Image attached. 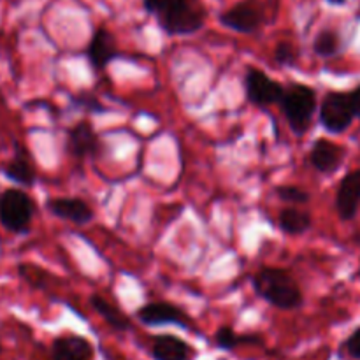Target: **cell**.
<instances>
[{
	"mask_svg": "<svg viewBox=\"0 0 360 360\" xmlns=\"http://www.w3.org/2000/svg\"><path fill=\"white\" fill-rule=\"evenodd\" d=\"M143 6L167 35H193L206 23V7L199 0H143Z\"/></svg>",
	"mask_w": 360,
	"mask_h": 360,
	"instance_id": "6da1fadb",
	"label": "cell"
},
{
	"mask_svg": "<svg viewBox=\"0 0 360 360\" xmlns=\"http://www.w3.org/2000/svg\"><path fill=\"white\" fill-rule=\"evenodd\" d=\"M252 285L255 294L271 306L283 311H292L304 304L301 287L288 271L278 267H264L253 274Z\"/></svg>",
	"mask_w": 360,
	"mask_h": 360,
	"instance_id": "7a4b0ae2",
	"label": "cell"
},
{
	"mask_svg": "<svg viewBox=\"0 0 360 360\" xmlns=\"http://www.w3.org/2000/svg\"><path fill=\"white\" fill-rule=\"evenodd\" d=\"M280 104L292 132L295 136H304L311 127L313 116L319 108L316 91L308 84L292 83L285 88Z\"/></svg>",
	"mask_w": 360,
	"mask_h": 360,
	"instance_id": "3957f363",
	"label": "cell"
},
{
	"mask_svg": "<svg viewBox=\"0 0 360 360\" xmlns=\"http://www.w3.org/2000/svg\"><path fill=\"white\" fill-rule=\"evenodd\" d=\"M35 204L21 188H7L0 193V225L13 234H28Z\"/></svg>",
	"mask_w": 360,
	"mask_h": 360,
	"instance_id": "277c9868",
	"label": "cell"
},
{
	"mask_svg": "<svg viewBox=\"0 0 360 360\" xmlns=\"http://www.w3.org/2000/svg\"><path fill=\"white\" fill-rule=\"evenodd\" d=\"M320 123L329 134H343L355 118L352 95L347 91H327L320 105Z\"/></svg>",
	"mask_w": 360,
	"mask_h": 360,
	"instance_id": "5b68a950",
	"label": "cell"
},
{
	"mask_svg": "<svg viewBox=\"0 0 360 360\" xmlns=\"http://www.w3.org/2000/svg\"><path fill=\"white\" fill-rule=\"evenodd\" d=\"M245 94L248 102H252L257 108H269V105L280 104L285 86L274 81L264 70L248 67L245 74Z\"/></svg>",
	"mask_w": 360,
	"mask_h": 360,
	"instance_id": "8992f818",
	"label": "cell"
},
{
	"mask_svg": "<svg viewBox=\"0 0 360 360\" xmlns=\"http://www.w3.org/2000/svg\"><path fill=\"white\" fill-rule=\"evenodd\" d=\"M220 23L238 34H255L264 25L266 14L259 0H243L218 16Z\"/></svg>",
	"mask_w": 360,
	"mask_h": 360,
	"instance_id": "52a82bcc",
	"label": "cell"
},
{
	"mask_svg": "<svg viewBox=\"0 0 360 360\" xmlns=\"http://www.w3.org/2000/svg\"><path fill=\"white\" fill-rule=\"evenodd\" d=\"M136 316L143 326H148V327L178 326L186 330L193 329L192 319H190L181 308L172 304V302H165V301L148 302V304H144L143 308L137 309Z\"/></svg>",
	"mask_w": 360,
	"mask_h": 360,
	"instance_id": "ba28073f",
	"label": "cell"
},
{
	"mask_svg": "<svg viewBox=\"0 0 360 360\" xmlns=\"http://www.w3.org/2000/svg\"><path fill=\"white\" fill-rule=\"evenodd\" d=\"M101 150V137L88 120H81L67 132V151L77 158L95 157Z\"/></svg>",
	"mask_w": 360,
	"mask_h": 360,
	"instance_id": "9c48e42d",
	"label": "cell"
},
{
	"mask_svg": "<svg viewBox=\"0 0 360 360\" xmlns=\"http://www.w3.org/2000/svg\"><path fill=\"white\" fill-rule=\"evenodd\" d=\"M336 206L338 214L343 221H350L357 217L360 206V169L352 171L341 179L336 192Z\"/></svg>",
	"mask_w": 360,
	"mask_h": 360,
	"instance_id": "30bf717a",
	"label": "cell"
},
{
	"mask_svg": "<svg viewBox=\"0 0 360 360\" xmlns=\"http://www.w3.org/2000/svg\"><path fill=\"white\" fill-rule=\"evenodd\" d=\"M46 210L53 217L70 221L74 225H86L94 220V210L90 207V204L84 202L83 199H76V197H56V199H49L46 202Z\"/></svg>",
	"mask_w": 360,
	"mask_h": 360,
	"instance_id": "8fae6325",
	"label": "cell"
},
{
	"mask_svg": "<svg viewBox=\"0 0 360 360\" xmlns=\"http://www.w3.org/2000/svg\"><path fill=\"white\" fill-rule=\"evenodd\" d=\"M345 158H347V150L327 139L315 141L311 150H309V164L315 171L322 172V174L336 172L345 162Z\"/></svg>",
	"mask_w": 360,
	"mask_h": 360,
	"instance_id": "7c38bea8",
	"label": "cell"
},
{
	"mask_svg": "<svg viewBox=\"0 0 360 360\" xmlns=\"http://www.w3.org/2000/svg\"><path fill=\"white\" fill-rule=\"evenodd\" d=\"M118 46H116L115 35L108 28H97L90 39L86 48L88 62L95 70H104L111 60L118 56Z\"/></svg>",
	"mask_w": 360,
	"mask_h": 360,
	"instance_id": "4fadbf2b",
	"label": "cell"
},
{
	"mask_svg": "<svg viewBox=\"0 0 360 360\" xmlns=\"http://www.w3.org/2000/svg\"><path fill=\"white\" fill-rule=\"evenodd\" d=\"M94 347L83 336L67 334L60 336L51 345V360H91Z\"/></svg>",
	"mask_w": 360,
	"mask_h": 360,
	"instance_id": "5bb4252c",
	"label": "cell"
},
{
	"mask_svg": "<svg viewBox=\"0 0 360 360\" xmlns=\"http://www.w3.org/2000/svg\"><path fill=\"white\" fill-rule=\"evenodd\" d=\"M151 357L153 360H192L193 350L174 334H158L151 340Z\"/></svg>",
	"mask_w": 360,
	"mask_h": 360,
	"instance_id": "9a60e30c",
	"label": "cell"
},
{
	"mask_svg": "<svg viewBox=\"0 0 360 360\" xmlns=\"http://www.w3.org/2000/svg\"><path fill=\"white\" fill-rule=\"evenodd\" d=\"M2 174L6 176L9 181L16 183V185L20 186H32L35 183V179H37V172H35L34 164H32L30 155L27 153V150L18 146V144L16 155H14L13 160L4 164Z\"/></svg>",
	"mask_w": 360,
	"mask_h": 360,
	"instance_id": "2e32d148",
	"label": "cell"
},
{
	"mask_svg": "<svg viewBox=\"0 0 360 360\" xmlns=\"http://www.w3.org/2000/svg\"><path fill=\"white\" fill-rule=\"evenodd\" d=\"M311 221L313 218L309 211L295 206L283 207L278 214V225L288 236H301L308 232L311 229Z\"/></svg>",
	"mask_w": 360,
	"mask_h": 360,
	"instance_id": "e0dca14e",
	"label": "cell"
},
{
	"mask_svg": "<svg viewBox=\"0 0 360 360\" xmlns=\"http://www.w3.org/2000/svg\"><path fill=\"white\" fill-rule=\"evenodd\" d=\"M90 306L102 316V319L105 320V323H108L111 329L118 330V333H125V330H129L130 327H132L129 316H127L123 311H120L115 304L105 301L102 295H97V294L91 295Z\"/></svg>",
	"mask_w": 360,
	"mask_h": 360,
	"instance_id": "ac0fdd59",
	"label": "cell"
},
{
	"mask_svg": "<svg viewBox=\"0 0 360 360\" xmlns=\"http://www.w3.org/2000/svg\"><path fill=\"white\" fill-rule=\"evenodd\" d=\"M214 343H217L220 350L232 352L238 347H243V345H257V347H260L264 340L259 334H238L232 327L221 326L214 333Z\"/></svg>",
	"mask_w": 360,
	"mask_h": 360,
	"instance_id": "d6986e66",
	"label": "cell"
},
{
	"mask_svg": "<svg viewBox=\"0 0 360 360\" xmlns=\"http://www.w3.org/2000/svg\"><path fill=\"white\" fill-rule=\"evenodd\" d=\"M313 51L322 58H333L341 51V39L340 34L330 28L320 30L313 41Z\"/></svg>",
	"mask_w": 360,
	"mask_h": 360,
	"instance_id": "ffe728a7",
	"label": "cell"
},
{
	"mask_svg": "<svg viewBox=\"0 0 360 360\" xmlns=\"http://www.w3.org/2000/svg\"><path fill=\"white\" fill-rule=\"evenodd\" d=\"M274 193H276L278 199H281L283 202L290 204V206H302V204L309 202L311 195L309 192H306L304 188L295 185H281L274 188Z\"/></svg>",
	"mask_w": 360,
	"mask_h": 360,
	"instance_id": "44dd1931",
	"label": "cell"
},
{
	"mask_svg": "<svg viewBox=\"0 0 360 360\" xmlns=\"http://www.w3.org/2000/svg\"><path fill=\"white\" fill-rule=\"evenodd\" d=\"M274 60H276L278 65L281 67L295 65L299 60V49L295 48L292 42H287V41L278 42L276 48H274Z\"/></svg>",
	"mask_w": 360,
	"mask_h": 360,
	"instance_id": "7402d4cb",
	"label": "cell"
},
{
	"mask_svg": "<svg viewBox=\"0 0 360 360\" xmlns=\"http://www.w3.org/2000/svg\"><path fill=\"white\" fill-rule=\"evenodd\" d=\"M72 104L76 105V109L86 112H105L108 108L95 97L94 94H88V91H81V94L72 95Z\"/></svg>",
	"mask_w": 360,
	"mask_h": 360,
	"instance_id": "603a6c76",
	"label": "cell"
},
{
	"mask_svg": "<svg viewBox=\"0 0 360 360\" xmlns=\"http://www.w3.org/2000/svg\"><path fill=\"white\" fill-rule=\"evenodd\" d=\"M345 347H347V352L350 357L360 360V327L357 330H354V334L348 338Z\"/></svg>",
	"mask_w": 360,
	"mask_h": 360,
	"instance_id": "cb8c5ba5",
	"label": "cell"
},
{
	"mask_svg": "<svg viewBox=\"0 0 360 360\" xmlns=\"http://www.w3.org/2000/svg\"><path fill=\"white\" fill-rule=\"evenodd\" d=\"M350 95H352V104H354L355 116L360 120V84L354 91H350Z\"/></svg>",
	"mask_w": 360,
	"mask_h": 360,
	"instance_id": "d4e9b609",
	"label": "cell"
},
{
	"mask_svg": "<svg viewBox=\"0 0 360 360\" xmlns=\"http://www.w3.org/2000/svg\"><path fill=\"white\" fill-rule=\"evenodd\" d=\"M329 4H333V6H343V4H347L348 0H327Z\"/></svg>",
	"mask_w": 360,
	"mask_h": 360,
	"instance_id": "484cf974",
	"label": "cell"
},
{
	"mask_svg": "<svg viewBox=\"0 0 360 360\" xmlns=\"http://www.w3.org/2000/svg\"><path fill=\"white\" fill-rule=\"evenodd\" d=\"M0 354H2V343H0Z\"/></svg>",
	"mask_w": 360,
	"mask_h": 360,
	"instance_id": "4316f807",
	"label": "cell"
}]
</instances>
